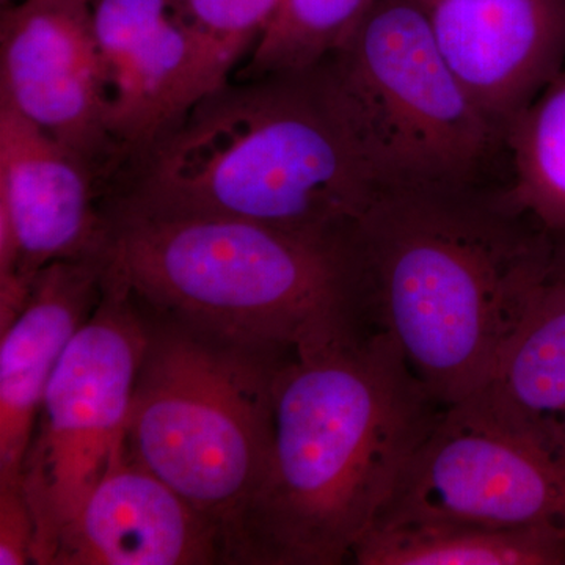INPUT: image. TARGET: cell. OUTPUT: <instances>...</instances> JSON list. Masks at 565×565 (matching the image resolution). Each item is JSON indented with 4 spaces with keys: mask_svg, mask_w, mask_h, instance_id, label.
Returning <instances> with one entry per match:
<instances>
[{
    "mask_svg": "<svg viewBox=\"0 0 565 565\" xmlns=\"http://www.w3.org/2000/svg\"><path fill=\"white\" fill-rule=\"evenodd\" d=\"M349 241L367 323L441 408L489 381L552 273V237L486 182L379 191Z\"/></svg>",
    "mask_w": 565,
    "mask_h": 565,
    "instance_id": "obj_1",
    "label": "cell"
},
{
    "mask_svg": "<svg viewBox=\"0 0 565 565\" xmlns=\"http://www.w3.org/2000/svg\"><path fill=\"white\" fill-rule=\"evenodd\" d=\"M440 407L381 330L294 352L230 564L338 565L374 526Z\"/></svg>",
    "mask_w": 565,
    "mask_h": 565,
    "instance_id": "obj_2",
    "label": "cell"
},
{
    "mask_svg": "<svg viewBox=\"0 0 565 565\" xmlns=\"http://www.w3.org/2000/svg\"><path fill=\"white\" fill-rule=\"evenodd\" d=\"M379 189L315 68L232 79L118 172L104 203L348 236Z\"/></svg>",
    "mask_w": 565,
    "mask_h": 565,
    "instance_id": "obj_3",
    "label": "cell"
},
{
    "mask_svg": "<svg viewBox=\"0 0 565 565\" xmlns=\"http://www.w3.org/2000/svg\"><path fill=\"white\" fill-rule=\"evenodd\" d=\"M103 211L104 278L150 313L291 352L366 332L349 234L118 203Z\"/></svg>",
    "mask_w": 565,
    "mask_h": 565,
    "instance_id": "obj_4",
    "label": "cell"
},
{
    "mask_svg": "<svg viewBox=\"0 0 565 565\" xmlns=\"http://www.w3.org/2000/svg\"><path fill=\"white\" fill-rule=\"evenodd\" d=\"M141 310L150 340L126 449L218 531L230 564L241 519L266 478L275 386L294 352Z\"/></svg>",
    "mask_w": 565,
    "mask_h": 565,
    "instance_id": "obj_5",
    "label": "cell"
},
{
    "mask_svg": "<svg viewBox=\"0 0 565 565\" xmlns=\"http://www.w3.org/2000/svg\"><path fill=\"white\" fill-rule=\"evenodd\" d=\"M313 68L379 191L486 182L503 132L471 99L418 0H375Z\"/></svg>",
    "mask_w": 565,
    "mask_h": 565,
    "instance_id": "obj_6",
    "label": "cell"
},
{
    "mask_svg": "<svg viewBox=\"0 0 565 565\" xmlns=\"http://www.w3.org/2000/svg\"><path fill=\"white\" fill-rule=\"evenodd\" d=\"M148 340L147 313L104 278L98 307L52 374L22 467L35 520L32 564L51 565L63 527L125 441Z\"/></svg>",
    "mask_w": 565,
    "mask_h": 565,
    "instance_id": "obj_7",
    "label": "cell"
},
{
    "mask_svg": "<svg viewBox=\"0 0 565 565\" xmlns=\"http://www.w3.org/2000/svg\"><path fill=\"white\" fill-rule=\"evenodd\" d=\"M401 523L565 526V451L467 397L440 412L374 526Z\"/></svg>",
    "mask_w": 565,
    "mask_h": 565,
    "instance_id": "obj_8",
    "label": "cell"
},
{
    "mask_svg": "<svg viewBox=\"0 0 565 565\" xmlns=\"http://www.w3.org/2000/svg\"><path fill=\"white\" fill-rule=\"evenodd\" d=\"M0 103L84 159L104 193L125 166L90 0H17L3 9Z\"/></svg>",
    "mask_w": 565,
    "mask_h": 565,
    "instance_id": "obj_9",
    "label": "cell"
},
{
    "mask_svg": "<svg viewBox=\"0 0 565 565\" xmlns=\"http://www.w3.org/2000/svg\"><path fill=\"white\" fill-rule=\"evenodd\" d=\"M438 50L503 132L565 66V0H418Z\"/></svg>",
    "mask_w": 565,
    "mask_h": 565,
    "instance_id": "obj_10",
    "label": "cell"
},
{
    "mask_svg": "<svg viewBox=\"0 0 565 565\" xmlns=\"http://www.w3.org/2000/svg\"><path fill=\"white\" fill-rule=\"evenodd\" d=\"M103 200L84 159L0 103V233L14 236L21 282L31 288L52 263L98 255Z\"/></svg>",
    "mask_w": 565,
    "mask_h": 565,
    "instance_id": "obj_11",
    "label": "cell"
},
{
    "mask_svg": "<svg viewBox=\"0 0 565 565\" xmlns=\"http://www.w3.org/2000/svg\"><path fill=\"white\" fill-rule=\"evenodd\" d=\"M211 564H226L218 531L134 459L125 441L63 527L51 561V565Z\"/></svg>",
    "mask_w": 565,
    "mask_h": 565,
    "instance_id": "obj_12",
    "label": "cell"
},
{
    "mask_svg": "<svg viewBox=\"0 0 565 565\" xmlns=\"http://www.w3.org/2000/svg\"><path fill=\"white\" fill-rule=\"evenodd\" d=\"M92 18L126 166L191 109L192 36L181 0H93Z\"/></svg>",
    "mask_w": 565,
    "mask_h": 565,
    "instance_id": "obj_13",
    "label": "cell"
},
{
    "mask_svg": "<svg viewBox=\"0 0 565 565\" xmlns=\"http://www.w3.org/2000/svg\"><path fill=\"white\" fill-rule=\"evenodd\" d=\"M103 288L99 255L52 263L33 278L21 313L0 330V484L22 481L52 374Z\"/></svg>",
    "mask_w": 565,
    "mask_h": 565,
    "instance_id": "obj_14",
    "label": "cell"
},
{
    "mask_svg": "<svg viewBox=\"0 0 565 565\" xmlns=\"http://www.w3.org/2000/svg\"><path fill=\"white\" fill-rule=\"evenodd\" d=\"M468 397L565 451V275L553 264L489 381Z\"/></svg>",
    "mask_w": 565,
    "mask_h": 565,
    "instance_id": "obj_15",
    "label": "cell"
},
{
    "mask_svg": "<svg viewBox=\"0 0 565 565\" xmlns=\"http://www.w3.org/2000/svg\"><path fill=\"white\" fill-rule=\"evenodd\" d=\"M360 565H565V526L401 523L374 526L352 553Z\"/></svg>",
    "mask_w": 565,
    "mask_h": 565,
    "instance_id": "obj_16",
    "label": "cell"
},
{
    "mask_svg": "<svg viewBox=\"0 0 565 565\" xmlns=\"http://www.w3.org/2000/svg\"><path fill=\"white\" fill-rule=\"evenodd\" d=\"M504 196L550 237L565 234V66L505 132Z\"/></svg>",
    "mask_w": 565,
    "mask_h": 565,
    "instance_id": "obj_17",
    "label": "cell"
},
{
    "mask_svg": "<svg viewBox=\"0 0 565 565\" xmlns=\"http://www.w3.org/2000/svg\"><path fill=\"white\" fill-rule=\"evenodd\" d=\"M375 0H281L277 14L233 79L313 68L345 39Z\"/></svg>",
    "mask_w": 565,
    "mask_h": 565,
    "instance_id": "obj_18",
    "label": "cell"
},
{
    "mask_svg": "<svg viewBox=\"0 0 565 565\" xmlns=\"http://www.w3.org/2000/svg\"><path fill=\"white\" fill-rule=\"evenodd\" d=\"M281 0H181L192 36V106L217 90L250 57Z\"/></svg>",
    "mask_w": 565,
    "mask_h": 565,
    "instance_id": "obj_19",
    "label": "cell"
},
{
    "mask_svg": "<svg viewBox=\"0 0 565 565\" xmlns=\"http://www.w3.org/2000/svg\"><path fill=\"white\" fill-rule=\"evenodd\" d=\"M35 520L22 481L0 484V564L33 561Z\"/></svg>",
    "mask_w": 565,
    "mask_h": 565,
    "instance_id": "obj_20",
    "label": "cell"
},
{
    "mask_svg": "<svg viewBox=\"0 0 565 565\" xmlns=\"http://www.w3.org/2000/svg\"><path fill=\"white\" fill-rule=\"evenodd\" d=\"M553 243V266L561 274L565 275V234L552 237Z\"/></svg>",
    "mask_w": 565,
    "mask_h": 565,
    "instance_id": "obj_21",
    "label": "cell"
}]
</instances>
